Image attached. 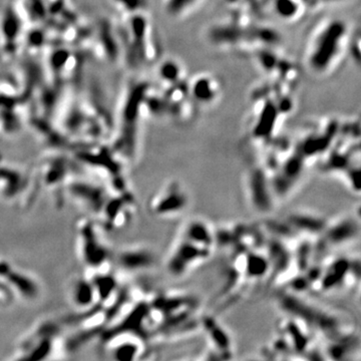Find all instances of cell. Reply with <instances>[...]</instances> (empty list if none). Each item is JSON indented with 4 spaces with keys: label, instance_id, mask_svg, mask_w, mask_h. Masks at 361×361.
Returning <instances> with one entry per match:
<instances>
[{
    "label": "cell",
    "instance_id": "ba28073f",
    "mask_svg": "<svg viewBox=\"0 0 361 361\" xmlns=\"http://www.w3.org/2000/svg\"><path fill=\"white\" fill-rule=\"evenodd\" d=\"M135 200L130 192L110 193L100 215L95 219L104 231H116L129 225L135 214Z\"/></svg>",
    "mask_w": 361,
    "mask_h": 361
},
{
    "label": "cell",
    "instance_id": "7c38bea8",
    "mask_svg": "<svg viewBox=\"0 0 361 361\" xmlns=\"http://www.w3.org/2000/svg\"><path fill=\"white\" fill-rule=\"evenodd\" d=\"M67 299L76 314L87 312L98 305L94 287L86 274L75 276L69 281Z\"/></svg>",
    "mask_w": 361,
    "mask_h": 361
},
{
    "label": "cell",
    "instance_id": "52a82bcc",
    "mask_svg": "<svg viewBox=\"0 0 361 361\" xmlns=\"http://www.w3.org/2000/svg\"><path fill=\"white\" fill-rule=\"evenodd\" d=\"M103 352L113 360L140 359L146 352L147 339L136 332L119 331L99 335Z\"/></svg>",
    "mask_w": 361,
    "mask_h": 361
},
{
    "label": "cell",
    "instance_id": "8fae6325",
    "mask_svg": "<svg viewBox=\"0 0 361 361\" xmlns=\"http://www.w3.org/2000/svg\"><path fill=\"white\" fill-rule=\"evenodd\" d=\"M35 174L39 187L51 192L56 200L64 197L65 184L73 175L69 163L64 158L45 160Z\"/></svg>",
    "mask_w": 361,
    "mask_h": 361
},
{
    "label": "cell",
    "instance_id": "7a4b0ae2",
    "mask_svg": "<svg viewBox=\"0 0 361 361\" xmlns=\"http://www.w3.org/2000/svg\"><path fill=\"white\" fill-rule=\"evenodd\" d=\"M312 34L307 45L310 69L322 74L333 68L340 59L347 40V26L339 19L325 20Z\"/></svg>",
    "mask_w": 361,
    "mask_h": 361
},
{
    "label": "cell",
    "instance_id": "8992f818",
    "mask_svg": "<svg viewBox=\"0 0 361 361\" xmlns=\"http://www.w3.org/2000/svg\"><path fill=\"white\" fill-rule=\"evenodd\" d=\"M0 282L13 297L25 302H34L41 295L39 280L29 271L0 258Z\"/></svg>",
    "mask_w": 361,
    "mask_h": 361
},
{
    "label": "cell",
    "instance_id": "9c48e42d",
    "mask_svg": "<svg viewBox=\"0 0 361 361\" xmlns=\"http://www.w3.org/2000/svg\"><path fill=\"white\" fill-rule=\"evenodd\" d=\"M189 203L185 189L178 182H171L160 189L149 201V210L159 218H173L183 213Z\"/></svg>",
    "mask_w": 361,
    "mask_h": 361
},
{
    "label": "cell",
    "instance_id": "6da1fadb",
    "mask_svg": "<svg viewBox=\"0 0 361 361\" xmlns=\"http://www.w3.org/2000/svg\"><path fill=\"white\" fill-rule=\"evenodd\" d=\"M216 236L211 227L202 220L189 221L170 252L166 267L173 276H183L207 261L213 252Z\"/></svg>",
    "mask_w": 361,
    "mask_h": 361
},
{
    "label": "cell",
    "instance_id": "3957f363",
    "mask_svg": "<svg viewBox=\"0 0 361 361\" xmlns=\"http://www.w3.org/2000/svg\"><path fill=\"white\" fill-rule=\"evenodd\" d=\"M62 329L58 321L42 318L35 322L17 341L11 360H44L59 358Z\"/></svg>",
    "mask_w": 361,
    "mask_h": 361
},
{
    "label": "cell",
    "instance_id": "5b68a950",
    "mask_svg": "<svg viewBox=\"0 0 361 361\" xmlns=\"http://www.w3.org/2000/svg\"><path fill=\"white\" fill-rule=\"evenodd\" d=\"M110 192L97 180L73 174L65 184L64 197L70 199L81 210L97 219Z\"/></svg>",
    "mask_w": 361,
    "mask_h": 361
},
{
    "label": "cell",
    "instance_id": "4fadbf2b",
    "mask_svg": "<svg viewBox=\"0 0 361 361\" xmlns=\"http://www.w3.org/2000/svg\"><path fill=\"white\" fill-rule=\"evenodd\" d=\"M219 93L218 83L212 78H201L195 81L193 95L203 103L211 102L217 98Z\"/></svg>",
    "mask_w": 361,
    "mask_h": 361
},
{
    "label": "cell",
    "instance_id": "277c9868",
    "mask_svg": "<svg viewBox=\"0 0 361 361\" xmlns=\"http://www.w3.org/2000/svg\"><path fill=\"white\" fill-rule=\"evenodd\" d=\"M103 231L91 217L79 219L75 224L76 255L87 272L112 266L113 250L106 243Z\"/></svg>",
    "mask_w": 361,
    "mask_h": 361
},
{
    "label": "cell",
    "instance_id": "30bf717a",
    "mask_svg": "<svg viewBox=\"0 0 361 361\" xmlns=\"http://www.w3.org/2000/svg\"><path fill=\"white\" fill-rule=\"evenodd\" d=\"M153 251L143 245H127L113 251L112 267L122 274L140 273L154 267Z\"/></svg>",
    "mask_w": 361,
    "mask_h": 361
}]
</instances>
